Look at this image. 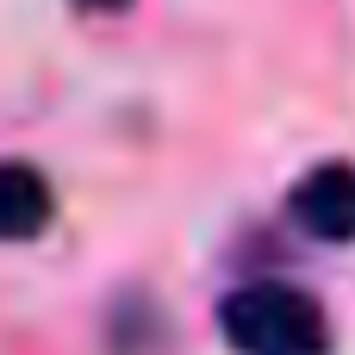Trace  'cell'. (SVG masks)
<instances>
[{"label":"cell","instance_id":"cell-4","mask_svg":"<svg viewBox=\"0 0 355 355\" xmlns=\"http://www.w3.org/2000/svg\"><path fill=\"white\" fill-rule=\"evenodd\" d=\"M81 6H94V12H106V6H125V0H81Z\"/></svg>","mask_w":355,"mask_h":355},{"label":"cell","instance_id":"cell-1","mask_svg":"<svg viewBox=\"0 0 355 355\" xmlns=\"http://www.w3.org/2000/svg\"><path fill=\"white\" fill-rule=\"evenodd\" d=\"M225 343L237 355H331V318L306 287L256 281L237 287L218 312Z\"/></svg>","mask_w":355,"mask_h":355},{"label":"cell","instance_id":"cell-2","mask_svg":"<svg viewBox=\"0 0 355 355\" xmlns=\"http://www.w3.org/2000/svg\"><path fill=\"white\" fill-rule=\"evenodd\" d=\"M287 212L300 218V231H312V237H324V243H355V162H324V168H312V175L293 187Z\"/></svg>","mask_w":355,"mask_h":355},{"label":"cell","instance_id":"cell-3","mask_svg":"<svg viewBox=\"0 0 355 355\" xmlns=\"http://www.w3.org/2000/svg\"><path fill=\"white\" fill-rule=\"evenodd\" d=\"M56 218V193L31 162H0V243L44 237Z\"/></svg>","mask_w":355,"mask_h":355}]
</instances>
